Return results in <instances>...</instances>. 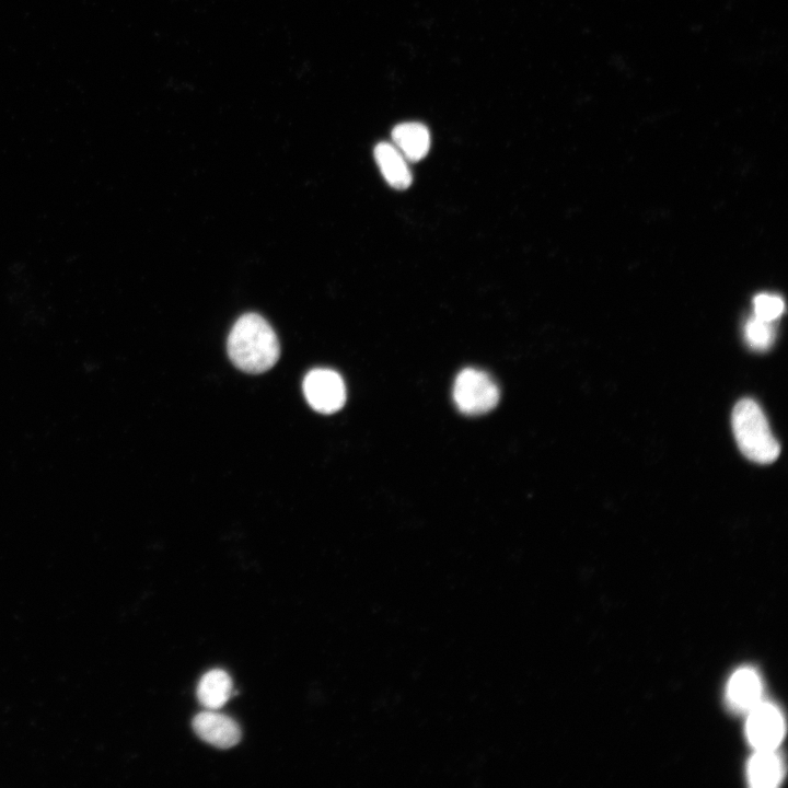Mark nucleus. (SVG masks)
Listing matches in <instances>:
<instances>
[{
    "label": "nucleus",
    "mask_w": 788,
    "mask_h": 788,
    "mask_svg": "<svg viewBox=\"0 0 788 788\" xmlns=\"http://www.w3.org/2000/svg\"><path fill=\"white\" fill-rule=\"evenodd\" d=\"M374 159L390 186L406 189L410 185L413 177L407 160L394 144L378 143L374 148Z\"/></svg>",
    "instance_id": "6e6552de"
},
{
    "label": "nucleus",
    "mask_w": 788,
    "mask_h": 788,
    "mask_svg": "<svg viewBox=\"0 0 788 788\" xmlns=\"http://www.w3.org/2000/svg\"><path fill=\"white\" fill-rule=\"evenodd\" d=\"M783 310L784 303L777 296L762 293L754 299L755 316L764 321L772 322L781 314Z\"/></svg>",
    "instance_id": "ddd939ff"
},
{
    "label": "nucleus",
    "mask_w": 788,
    "mask_h": 788,
    "mask_svg": "<svg viewBox=\"0 0 788 788\" xmlns=\"http://www.w3.org/2000/svg\"><path fill=\"white\" fill-rule=\"evenodd\" d=\"M453 399L463 414L482 415L496 407L499 401V389L486 372L466 368L456 375Z\"/></svg>",
    "instance_id": "7ed1b4c3"
},
{
    "label": "nucleus",
    "mask_w": 788,
    "mask_h": 788,
    "mask_svg": "<svg viewBox=\"0 0 788 788\" xmlns=\"http://www.w3.org/2000/svg\"><path fill=\"white\" fill-rule=\"evenodd\" d=\"M784 734V717L774 705L761 702L749 711L746 735L756 750H775Z\"/></svg>",
    "instance_id": "39448f33"
},
{
    "label": "nucleus",
    "mask_w": 788,
    "mask_h": 788,
    "mask_svg": "<svg viewBox=\"0 0 788 788\" xmlns=\"http://www.w3.org/2000/svg\"><path fill=\"white\" fill-rule=\"evenodd\" d=\"M232 694V680L230 675L221 670L213 669L207 672L197 686V698L199 703L209 710H217L223 707Z\"/></svg>",
    "instance_id": "9b49d317"
},
{
    "label": "nucleus",
    "mask_w": 788,
    "mask_h": 788,
    "mask_svg": "<svg viewBox=\"0 0 788 788\" xmlns=\"http://www.w3.org/2000/svg\"><path fill=\"white\" fill-rule=\"evenodd\" d=\"M731 422L738 447L749 460L768 464L778 457L779 443L755 401L751 398L739 401L733 408Z\"/></svg>",
    "instance_id": "f03ea898"
},
{
    "label": "nucleus",
    "mask_w": 788,
    "mask_h": 788,
    "mask_svg": "<svg viewBox=\"0 0 788 788\" xmlns=\"http://www.w3.org/2000/svg\"><path fill=\"white\" fill-rule=\"evenodd\" d=\"M393 144L407 161L417 162L424 159L430 148V134L420 123H402L392 131Z\"/></svg>",
    "instance_id": "1a4fd4ad"
},
{
    "label": "nucleus",
    "mask_w": 788,
    "mask_h": 788,
    "mask_svg": "<svg viewBox=\"0 0 788 788\" xmlns=\"http://www.w3.org/2000/svg\"><path fill=\"white\" fill-rule=\"evenodd\" d=\"M784 776V765L775 750H756L748 765V778L751 786L772 788L777 786Z\"/></svg>",
    "instance_id": "9d476101"
},
{
    "label": "nucleus",
    "mask_w": 788,
    "mask_h": 788,
    "mask_svg": "<svg viewBox=\"0 0 788 788\" xmlns=\"http://www.w3.org/2000/svg\"><path fill=\"white\" fill-rule=\"evenodd\" d=\"M744 337L753 349L766 350L774 340V329L770 322L754 315L745 324Z\"/></svg>",
    "instance_id": "f8f14e48"
},
{
    "label": "nucleus",
    "mask_w": 788,
    "mask_h": 788,
    "mask_svg": "<svg viewBox=\"0 0 788 788\" xmlns=\"http://www.w3.org/2000/svg\"><path fill=\"white\" fill-rule=\"evenodd\" d=\"M193 729L202 741L219 749L236 745L242 735L239 725L232 718L209 709L195 716Z\"/></svg>",
    "instance_id": "423d86ee"
},
{
    "label": "nucleus",
    "mask_w": 788,
    "mask_h": 788,
    "mask_svg": "<svg viewBox=\"0 0 788 788\" xmlns=\"http://www.w3.org/2000/svg\"><path fill=\"white\" fill-rule=\"evenodd\" d=\"M303 393L309 405L322 414H333L346 402L345 383L331 369L311 370L303 380Z\"/></svg>",
    "instance_id": "20e7f679"
},
{
    "label": "nucleus",
    "mask_w": 788,
    "mask_h": 788,
    "mask_svg": "<svg viewBox=\"0 0 788 788\" xmlns=\"http://www.w3.org/2000/svg\"><path fill=\"white\" fill-rule=\"evenodd\" d=\"M228 354L236 368L258 374L275 366L280 347L269 323L256 313H246L230 331Z\"/></svg>",
    "instance_id": "f257e3e1"
},
{
    "label": "nucleus",
    "mask_w": 788,
    "mask_h": 788,
    "mask_svg": "<svg viewBox=\"0 0 788 788\" xmlns=\"http://www.w3.org/2000/svg\"><path fill=\"white\" fill-rule=\"evenodd\" d=\"M729 705L739 711H750L762 702V681L752 668H741L733 673L727 686Z\"/></svg>",
    "instance_id": "0eeeda50"
}]
</instances>
